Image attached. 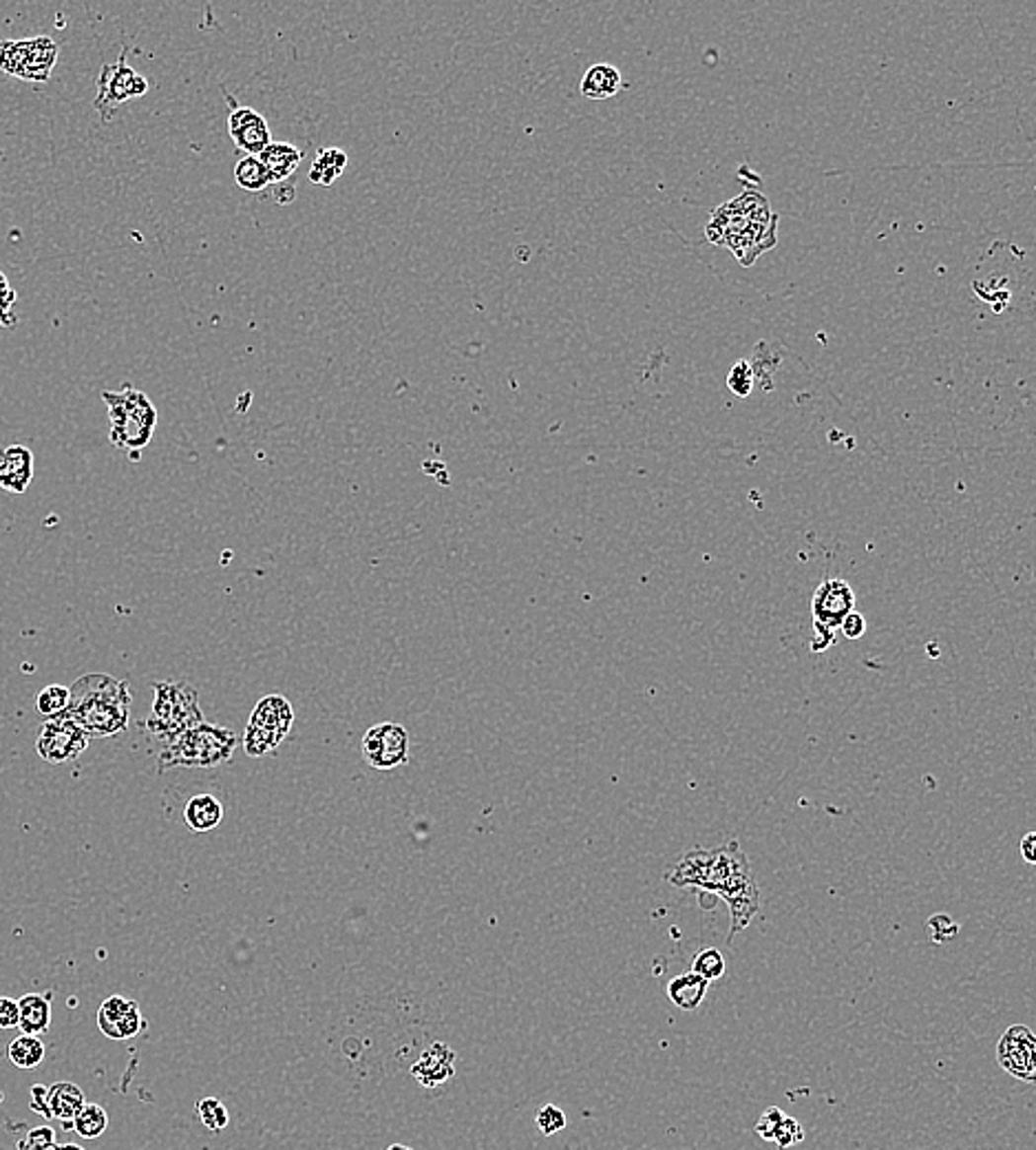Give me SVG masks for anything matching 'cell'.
Returning <instances> with one entry per match:
<instances>
[{
	"mask_svg": "<svg viewBox=\"0 0 1036 1150\" xmlns=\"http://www.w3.org/2000/svg\"><path fill=\"white\" fill-rule=\"evenodd\" d=\"M666 878L677 887H696L721 896L730 910V939L743 932L760 910V889L756 885L750 861L736 841L723 848L685 852L668 869Z\"/></svg>",
	"mask_w": 1036,
	"mask_h": 1150,
	"instance_id": "6da1fadb",
	"label": "cell"
},
{
	"mask_svg": "<svg viewBox=\"0 0 1036 1150\" xmlns=\"http://www.w3.org/2000/svg\"><path fill=\"white\" fill-rule=\"evenodd\" d=\"M778 215L769 208L764 195L745 191L712 212L705 228L714 246H723L739 259L741 266H754L762 253L776 246Z\"/></svg>",
	"mask_w": 1036,
	"mask_h": 1150,
	"instance_id": "7a4b0ae2",
	"label": "cell"
},
{
	"mask_svg": "<svg viewBox=\"0 0 1036 1150\" xmlns=\"http://www.w3.org/2000/svg\"><path fill=\"white\" fill-rule=\"evenodd\" d=\"M67 715L89 737H114L126 730L130 717L128 684L105 673L84 675L71 686Z\"/></svg>",
	"mask_w": 1036,
	"mask_h": 1150,
	"instance_id": "3957f363",
	"label": "cell"
},
{
	"mask_svg": "<svg viewBox=\"0 0 1036 1150\" xmlns=\"http://www.w3.org/2000/svg\"><path fill=\"white\" fill-rule=\"evenodd\" d=\"M102 401L107 403L111 432L109 439L118 450L128 452L137 458L148 443H151L157 425V410L151 398L142 389L124 385L118 392L105 389Z\"/></svg>",
	"mask_w": 1036,
	"mask_h": 1150,
	"instance_id": "277c9868",
	"label": "cell"
},
{
	"mask_svg": "<svg viewBox=\"0 0 1036 1150\" xmlns=\"http://www.w3.org/2000/svg\"><path fill=\"white\" fill-rule=\"evenodd\" d=\"M237 748L235 730L214 726V723H199L191 730L182 732L171 744L164 746L160 755V773L171 768H214L230 762Z\"/></svg>",
	"mask_w": 1036,
	"mask_h": 1150,
	"instance_id": "5b68a950",
	"label": "cell"
},
{
	"mask_svg": "<svg viewBox=\"0 0 1036 1150\" xmlns=\"http://www.w3.org/2000/svg\"><path fill=\"white\" fill-rule=\"evenodd\" d=\"M203 723L199 708V695L186 682H160L155 684V703L153 715L146 721V730L162 741L171 744L182 732Z\"/></svg>",
	"mask_w": 1036,
	"mask_h": 1150,
	"instance_id": "8992f818",
	"label": "cell"
},
{
	"mask_svg": "<svg viewBox=\"0 0 1036 1150\" xmlns=\"http://www.w3.org/2000/svg\"><path fill=\"white\" fill-rule=\"evenodd\" d=\"M855 611V593L851 584L842 578H829L816 589L811 600V616H814L816 639L811 642V651L820 653L834 646L836 633L842 626L846 616Z\"/></svg>",
	"mask_w": 1036,
	"mask_h": 1150,
	"instance_id": "52a82bcc",
	"label": "cell"
},
{
	"mask_svg": "<svg viewBox=\"0 0 1036 1150\" xmlns=\"http://www.w3.org/2000/svg\"><path fill=\"white\" fill-rule=\"evenodd\" d=\"M294 723L292 703L281 695H268L252 710L244 735V748L250 757L273 753L290 735Z\"/></svg>",
	"mask_w": 1036,
	"mask_h": 1150,
	"instance_id": "ba28073f",
	"label": "cell"
},
{
	"mask_svg": "<svg viewBox=\"0 0 1036 1150\" xmlns=\"http://www.w3.org/2000/svg\"><path fill=\"white\" fill-rule=\"evenodd\" d=\"M58 62V44L46 36L23 41H0V69L7 76L44 82Z\"/></svg>",
	"mask_w": 1036,
	"mask_h": 1150,
	"instance_id": "9c48e42d",
	"label": "cell"
},
{
	"mask_svg": "<svg viewBox=\"0 0 1036 1150\" xmlns=\"http://www.w3.org/2000/svg\"><path fill=\"white\" fill-rule=\"evenodd\" d=\"M126 51H122L116 64H105L98 76V94L93 100V107L102 118V123H109L116 116L120 105L128 100H135L144 96L148 91V82L137 73L130 64H126Z\"/></svg>",
	"mask_w": 1036,
	"mask_h": 1150,
	"instance_id": "30bf717a",
	"label": "cell"
},
{
	"mask_svg": "<svg viewBox=\"0 0 1036 1150\" xmlns=\"http://www.w3.org/2000/svg\"><path fill=\"white\" fill-rule=\"evenodd\" d=\"M91 737L84 732L67 712L46 719L36 739V753L46 764H67L78 759L89 748Z\"/></svg>",
	"mask_w": 1036,
	"mask_h": 1150,
	"instance_id": "8fae6325",
	"label": "cell"
},
{
	"mask_svg": "<svg viewBox=\"0 0 1036 1150\" xmlns=\"http://www.w3.org/2000/svg\"><path fill=\"white\" fill-rule=\"evenodd\" d=\"M360 753L373 770H394L409 762V735L400 723L382 721L362 737Z\"/></svg>",
	"mask_w": 1036,
	"mask_h": 1150,
	"instance_id": "7c38bea8",
	"label": "cell"
},
{
	"mask_svg": "<svg viewBox=\"0 0 1036 1150\" xmlns=\"http://www.w3.org/2000/svg\"><path fill=\"white\" fill-rule=\"evenodd\" d=\"M996 1062L1021 1082L1036 1080V1037L1025 1025H1012L998 1037Z\"/></svg>",
	"mask_w": 1036,
	"mask_h": 1150,
	"instance_id": "4fadbf2b",
	"label": "cell"
},
{
	"mask_svg": "<svg viewBox=\"0 0 1036 1150\" xmlns=\"http://www.w3.org/2000/svg\"><path fill=\"white\" fill-rule=\"evenodd\" d=\"M98 1027L111 1040H130L144 1028V1018L135 1000L111 996L98 1009Z\"/></svg>",
	"mask_w": 1036,
	"mask_h": 1150,
	"instance_id": "5bb4252c",
	"label": "cell"
},
{
	"mask_svg": "<svg viewBox=\"0 0 1036 1150\" xmlns=\"http://www.w3.org/2000/svg\"><path fill=\"white\" fill-rule=\"evenodd\" d=\"M228 133L232 142L246 155H261L273 144L268 120L250 107H237L228 118Z\"/></svg>",
	"mask_w": 1036,
	"mask_h": 1150,
	"instance_id": "9a60e30c",
	"label": "cell"
},
{
	"mask_svg": "<svg viewBox=\"0 0 1036 1150\" xmlns=\"http://www.w3.org/2000/svg\"><path fill=\"white\" fill-rule=\"evenodd\" d=\"M455 1051L451 1049L449 1044L444 1042H434L429 1044L427 1049L420 1053L418 1060L412 1064V1078L420 1084V1087L425 1089H436V1087H442L449 1080H453L455 1075Z\"/></svg>",
	"mask_w": 1036,
	"mask_h": 1150,
	"instance_id": "2e32d148",
	"label": "cell"
},
{
	"mask_svg": "<svg viewBox=\"0 0 1036 1150\" xmlns=\"http://www.w3.org/2000/svg\"><path fill=\"white\" fill-rule=\"evenodd\" d=\"M34 453L25 445H9L0 452V489L21 496L32 485Z\"/></svg>",
	"mask_w": 1036,
	"mask_h": 1150,
	"instance_id": "e0dca14e",
	"label": "cell"
},
{
	"mask_svg": "<svg viewBox=\"0 0 1036 1150\" xmlns=\"http://www.w3.org/2000/svg\"><path fill=\"white\" fill-rule=\"evenodd\" d=\"M756 1133H758L764 1142H773L778 1148L787 1150L791 1146L800 1144L805 1139V1128L800 1121L791 1115H785L780 1109L771 1107L756 1121Z\"/></svg>",
	"mask_w": 1036,
	"mask_h": 1150,
	"instance_id": "ac0fdd59",
	"label": "cell"
},
{
	"mask_svg": "<svg viewBox=\"0 0 1036 1150\" xmlns=\"http://www.w3.org/2000/svg\"><path fill=\"white\" fill-rule=\"evenodd\" d=\"M87 1104L84 1093L73 1082H55L46 1087V1107H49V1117L60 1119L64 1128L71 1126L73 1117L78 1115L80 1109Z\"/></svg>",
	"mask_w": 1036,
	"mask_h": 1150,
	"instance_id": "d6986e66",
	"label": "cell"
},
{
	"mask_svg": "<svg viewBox=\"0 0 1036 1150\" xmlns=\"http://www.w3.org/2000/svg\"><path fill=\"white\" fill-rule=\"evenodd\" d=\"M51 1027V996L27 994L18 1000V1028L25 1035H42Z\"/></svg>",
	"mask_w": 1036,
	"mask_h": 1150,
	"instance_id": "ffe728a7",
	"label": "cell"
},
{
	"mask_svg": "<svg viewBox=\"0 0 1036 1150\" xmlns=\"http://www.w3.org/2000/svg\"><path fill=\"white\" fill-rule=\"evenodd\" d=\"M259 162L266 166L270 182H285L292 178L303 162V151L290 142H273L264 153L257 155Z\"/></svg>",
	"mask_w": 1036,
	"mask_h": 1150,
	"instance_id": "44dd1931",
	"label": "cell"
},
{
	"mask_svg": "<svg viewBox=\"0 0 1036 1150\" xmlns=\"http://www.w3.org/2000/svg\"><path fill=\"white\" fill-rule=\"evenodd\" d=\"M707 989H709L707 980L696 976L694 971H687L678 973V976L668 982L666 996L670 998V1003L677 1005L680 1011H694L703 1005Z\"/></svg>",
	"mask_w": 1036,
	"mask_h": 1150,
	"instance_id": "7402d4cb",
	"label": "cell"
},
{
	"mask_svg": "<svg viewBox=\"0 0 1036 1150\" xmlns=\"http://www.w3.org/2000/svg\"><path fill=\"white\" fill-rule=\"evenodd\" d=\"M580 89L582 94L591 100H608L619 94L621 71L605 62L593 64V67H588V71L584 73Z\"/></svg>",
	"mask_w": 1036,
	"mask_h": 1150,
	"instance_id": "603a6c76",
	"label": "cell"
},
{
	"mask_svg": "<svg viewBox=\"0 0 1036 1150\" xmlns=\"http://www.w3.org/2000/svg\"><path fill=\"white\" fill-rule=\"evenodd\" d=\"M184 821L193 832H210L223 821V805L212 794H198L186 803Z\"/></svg>",
	"mask_w": 1036,
	"mask_h": 1150,
	"instance_id": "cb8c5ba5",
	"label": "cell"
},
{
	"mask_svg": "<svg viewBox=\"0 0 1036 1150\" xmlns=\"http://www.w3.org/2000/svg\"><path fill=\"white\" fill-rule=\"evenodd\" d=\"M345 166H348V153L343 148H321L316 153V160L310 169V182L319 184V187H332V184L341 178Z\"/></svg>",
	"mask_w": 1036,
	"mask_h": 1150,
	"instance_id": "d4e9b609",
	"label": "cell"
},
{
	"mask_svg": "<svg viewBox=\"0 0 1036 1150\" xmlns=\"http://www.w3.org/2000/svg\"><path fill=\"white\" fill-rule=\"evenodd\" d=\"M9 1062L18 1069H36L44 1060V1044L39 1035H18L7 1046Z\"/></svg>",
	"mask_w": 1036,
	"mask_h": 1150,
	"instance_id": "484cf974",
	"label": "cell"
},
{
	"mask_svg": "<svg viewBox=\"0 0 1036 1150\" xmlns=\"http://www.w3.org/2000/svg\"><path fill=\"white\" fill-rule=\"evenodd\" d=\"M235 182L248 193H261V191H266L270 184H273L270 182L266 166L261 164L259 157H255V155H244L237 162Z\"/></svg>",
	"mask_w": 1036,
	"mask_h": 1150,
	"instance_id": "4316f807",
	"label": "cell"
},
{
	"mask_svg": "<svg viewBox=\"0 0 1036 1150\" xmlns=\"http://www.w3.org/2000/svg\"><path fill=\"white\" fill-rule=\"evenodd\" d=\"M71 1128L84 1139H98L109 1128V1112L100 1104H84L71 1121Z\"/></svg>",
	"mask_w": 1036,
	"mask_h": 1150,
	"instance_id": "83f0119b",
	"label": "cell"
},
{
	"mask_svg": "<svg viewBox=\"0 0 1036 1150\" xmlns=\"http://www.w3.org/2000/svg\"><path fill=\"white\" fill-rule=\"evenodd\" d=\"M69 701H71V691L67 689V686L51 684V686H44V689L39 693V698H36V708H39V712L44 717H55V715H62V712H67Z\"/></svg>",
	"mask_w": 1036,
	"mask_h": 1150,
	"instance_id": "f1b7e54d",
	"label": "cell"
},
{
	"mask_svg": "<svg viewBox=\"0 0 1036 1150\" xmlns=\"http://www.w3.org/2000/svg\"><path fill=\"white\" fill-rule=\"evenodd\" d=\"M195 1112H198L199 1121L210 1130V1133H221V1130L230 1124V1112L226 1109V1104L217 1098H201L195 1104Z\"/></svg>",
	"mask_w": 1036,
	"mask_h": 1150,
	"instance_id": "f546056e",
	"label": "cell"
},
{
	"mask_svg": "<svg viewBox=\"0 0 1036 1150\" xmlns=\"http://www.w3.org/2000/svg\"><path fill=\"white\" fill-rule=\"evenodd\" d=\"M725 967H727V964H725V956L718 949H714V947L701 949L694 956V960H692V971L696 973V976H701L707 982L723 978L725 976Z\"/></svg>",
	"mask_w": 1036,
	"mask_h": 1150,
	"instance_id": "4dcf8cb0",
	"label": "cell"
},
{
	"mask_svg": "<svg viewBox=\"0 0 1036 1150\" xmlns=\"http://www.w3.org/2000/svg\"><path fill=\"white\" fill-rule=\"evenodd\" d=\"M535 1124H537L541 1135L553 1137L557 1133H562V1130L566 1128V1124H568L566 1112L559 1107H555V1104H546V1107H541L537 1110Z\"/></svg>",
	"mask_w": 1036,
	"mask_h": 1150,
	"instance_id": "1f68e13d",
	"label": "cell"
},
{
	"mask_svg": "<svg viewBox=\"0 0 1036 1150\" xmlns=\"http://www.w3.org/2000/svg\"><path fill=\"white\" fill-rule=\"evenodd\" d=\"M727 387L736 396H750L754 392V368L747 361H739L727 376Z\"/></svg>",
	"mask_w": 1036,
	"mask_h": 1150,
	"instance_id": "d6a6232c",
	"label": "cell"
},
{
	"mask_svg": "<svg viewBox=\"0 0 1036 1150\" xmlns=\"http://www.w3.org/2000/svg\"><path fill=\"white\" fill-rule=\"evenodd\" d=\"M55 1130L49 1126H39L30 1130L25 1142H21L23 1150H55Z\"/></svg>",
	"mask_w": 1036,
	"mask_h": 1150,
	"instance_id": "836d02e7",
	"label": "cell"
},
{
	"mask_svg": "<svg viewBox=\"0 0 1036 1150\" xmlns=\"http://www.w3.org/2000/svg\"><path fill=\"white\" fill-rule=\"evenodd\" d=\"M839 630H842V635L846 639H860L866 633V619H864L862 614H857V611H853L851 616H846V619L842 622V626H839Z\"/></svg>",
	"mask_w": 1036,
	"mask_h": 1150,
	"instance_id": "e575fe53",
	"label": "cell"
},
{
	"mask_svg": "<svg viewBox=\"0 0 1036 1150\" xmlns=\"http://www.w3.org/2000/svg\"><path fill=\"white\" fill-rule=\"evenodd\" d=\"M18 1027V1003L7 996H0V1028Z\"/></svg>",
	"mask_w": 1036,
	"mask_h": 1150,
	"instance_id": "d590c367",
	"label": "cell"
},
{
	"mask_svg": "<svg viewBox=\"0 0 1036 1150\" xmlns=\"http://www.w3.org/2000/svg\"><path fill=\"white\" fill-rule=\"evenodd\" d=\"M16 299H18L16 290H12L7 296H3V299H0V328H14L16 323H18L16 314H14V303H16Z\"/></svg>",
	"mask_w": 1036,
	"mask_h": 1150,
	"instance_id": "8d00e7d4",
	"label": "cell"
},
{
	"mask_svg": "<svg viewBox=\"0 0 1036 1150\" xmlns=\"http://www.w3.org/2000/svg\"><path fill=\"white\" fill-rule=\"evenodd\" d=\"M30 1107H32V1110L39 1112V1115H42L46 1119H51L49 1117V1107H46V1087H42V1084H36V1087L32 1089V1104H30Z\"/></svg>",
	"mask_w": 1036,
	"mask_h": 1150,
	"instance_id": "74e56055",
	"label": "cell"
},
{
	"mask_svg": "<svg viewBox=\"0 0 1036 1150\" xmlns=\"http://www.w3.org/2000/svg\"><path fill=\"white\" fill-rule=\"evenodd\" d=\"M1034 841H1036V834L1028 832L1025 837L1021 839V855L1025 859V862H1034L1036 855H1034Z\"/></svg>",
	"mask_w": 1036,
	"mask_h": 1150,
	"instance_id": "f35d334b",
	"label": "cell"
},
{
	"mask_svg": "<svg viewBox=\"0 0 1036 1150\" xmlns=\"http://www.w3.org/2000/svg\"><path fill=\"white\" fill-rule=\"evenodd\" d=\"M12 290H14L12 284H9V280H7V277H5V273L0 271V299H3V296H7V294L12 292Z\"/></svg>",
	"mask_w": 1036,
	"mask_h": 1150,
	"instance_id": "ab89813d",
	"label": "cell"
},
{
	"mask_svg": "<svg viewBox=\"0 0 1036 1150\" xmlns=\"http://www.w3.org/2000/svg\"><path fill=\"white\" fill-rule=\"evenodd\" d=\"M55 1150H84L78 1144H62V1146H55Z\"/></svg>",
	"mask_w": 1036,
	"mask_h": 1150,
	"instance_id": "60d3db41",
	"label": "cell"
},
{
	"mask_svg": "<svg viewBox=\"0 0 1036 1150\" xmlns=\"http://www.w3.org/2000/svg\"><path fill=\"white\" fill-rule=\"evenodd\" d=\"M387 1150H412V1148H407V1146H403V1144H391Z\"/></svg>",
	"mask_w": 1036,
	"mask_h": 1150,
	"instance_id": "b9f144b4",
	"label": "cell"
}]
</instances>
